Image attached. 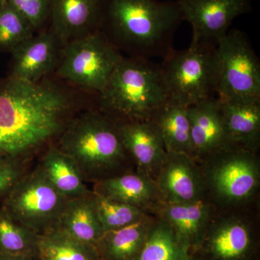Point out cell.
Returning <instances> with one entry per match:
<instances>
[{"instance_id": "6da1fadb", "label": "cell", "mask_w": 260, "mask_h": 260, "mask_svg": "<svg viewBox=\"0 0 260 260\" xmlns=\"http://www.w3.org/2000/svg\"><path fill=\"white\" fill-rule=\"evenodd\" d=\"M76 98L45 78L28 83L0 79V156L25 161L56 142L76 114Z\"/></svg>"}, {"instance_id": "7a4b0ae2", "label": "cell", "mask_w": 260, "mask_h": 260, "mask_svg": "<svg viewBox=\"0 0 260 260\" xmlns=\"http://www.w3.org/2000/svg\"><path fill=\"white\" fill-rule=\"evenodd\" d=\"M182 21L177 1L104 0L100 30L128 56L164 59Z\"/></svg>"}, {"instance_id": "3957f363", "label": "cell", "mask_w": 260, "mask_h": 260, "mask_svg": "<svg viewBox=\"0 0 260 260\" xmlns=\"http://www.w3.org/2000/svg\"><path fill=\"white\" fill-rule=\"evenodd\" d=\"M54 144L73 159L85 181L95 184L132 171L117 122L97 108L76 113Z\"/></svg>"}, {"instance_id": "277c9868", "label": "cell", "mask_w": 260, "mask_h": 260, "mask_svg": "<svg viewBox=\"0 0 260 260\" xmlns=\"http://www.w3.org/2000/svg\"><path fill=\"white\" fill-rule=\"evenodd\" d=\"M95 99L97 109L116 121L152 119L168 102L160 64L123 56Z\"/></svg>"}, {"instance_id": "5b68a950", "label": "cell", "mask_w": 260, "mask_h": 260, "mask_svg": "<svg viewBox=\"0 0 260 260\" xmlns=\"http://www.w3.org/2000/svg\"><path fill=\"white\" fill-rule=\"evenodd\" d=\"M160 68L171 104L190 107L217 94L220 70L216 46L191 42L187 49L168 54Z\"/></svg>"}, {"instance_id": "8992f818", "label": "cell", "mask_w": 260, "mask_h": 260, "mask_svg": "<svg viewBox=\"0 0 260 260\" xmlns=\"http://www.w3.org/2000/svg\"><path fill=\"white\" fill-rule=\"evenodd\" d=\"M123 56L99 30L63 47L54 73L59 79L96 95Z\"/></svg>"}, {"instance_id": "52a82bcc", "label": "cell", "mask_w": 260, "mask_h": 260, "mask_svg": "<svg viewBox=\"0 0 260 260\" xmlns=\"http://www.w3.org/2000/svg\"><path fill=\"white\" fill-rule=\"evenodd\" d=\"M68 200L38 166L19 179L0 205L19 223L42 234L55 229Z\"/></svg>"}, {"instance_id": "ba28073f", "label": "cell", "mask_w": 260, "mask_h": 260, "mask_svg": "<svg viewBox=\"0 0 260 260\" xmlns=\"http://www.w3.org/2000/svg\"><path fill=\"white\" fill-rule=\"evenodd\" d=\"M200 165L208 195L219 204L234 206L246 203L259 187V162L255 152L231 147Z\"/></svg>"}, {"instance_id": "9c48e42d", "label": "cell", "mask_w": 260, "mask_h": 260, "mask_svg": "<svg viewBox=\"0 0 260 260\" xmlns=\"http://www.w3.org/2000/svg\"><path fill=\"white\" fill-rule=\"evenodd\" d=\"M216 49L218 98H260V61L247 34L238 29L230 30Z\"/></svg>"}, {"instance_id": "30bf717a", "label": "cell", "mask_w": 260, "mask_h": 260, "mask_svg": "<svg viewBox=\"0 0 260 260\" xmlns=\"http://www.w3.org/2000/svg\"><path fill=\"white\" fill-rule=\"evenodd\" d=\"M183 20L192 29L191 42L217 46L234 19L249 13L250 0H179Z\"/></svg>"}, {"instance_id": "8fae6325", "label": "cell", "mask_w": 260, "mask_h": 260, "mask_svg": "<svg viewBox=\"0 0 260 260\" xmlns=\"http://www.w3.org/2000/svg\"><path fill=\"white\" fill-rule=\"evenodd\" d=\"M155 181L164 203H191L208 198L201 165L187 154L167 153Z\"/></svg>"}, {"instance_id": "7c38bea8", "label": "cell", "mask_w": 260, "mask_h": 260, "mask_svg": "<svg viewBox=\"0 0 260 260\" xmlns=\"http://www.w3.org/2000/svg\"><path fill=\"white\" fill-rule=\"evenodd\" d=\"M62 46L50 29L36 32L12 51L10 76L37 83L54 72Z\"/></svg>"}, {"instance_id": "4fadbf2b", "label": "cell", "mask_w": 260, "mask_h": 260, "mask_svg": "<svg viewBox=\"0 0 260 260\" xmlns=\"http://www.w3.org/2000/svg\"><path fill=\"white\" fill-rule=\"evenodd\" d=\"M104 0H51L49 27L61 46L100 30Z\"/></svg>"}, {"instance_id": "5bb4252c", "label": "cell", "mask_w": 260, "mask_h": 260, "mask_svg": "<svg viewBox=\"0 0 260 260\" xmlns=\"http://www.w3.org/2000/svg\"><path fill=\"white\" fill-rule=\"evenodd\" d=\"M116 122L123 144L137 172L155 180L167 156L158 126L152 119Z\"/></svg>"}, {"instance_id": "9a60e30c", "label": "cell", "mask_w": 260, "mask_h": 260, "mask_svg": "<svg viewBox=\"0 0 260 260\" xmlns=\"http://www.w3.org/2000/svg\"><path fill=\"white\" fill-rule=\"evenodd\" d=\"M192 157L200 164L215 154L231 148L218 98L188 107Z\"/></svg>"}, {"instance_id": "2e32d148", "label": "cell", "mask_w": 260, "mask_h": 260, "mask_svg": "<svg viewBox=\"0 0 260 260\" xmlns=\"http://www.w3.org/2000/svg\"><path fill=\"white\" fill-rule=\"evenodd\" d=\"M218 99L230 144L256 153L260 145V98Z\"/></svg>"}, {"instance_id": "e0dca14e", "label": "cell", "mask_w": 260, "mask_h": 260, "mask_svg": "<svg viewBox=\"0 0 260 260\" xmlns=\"http://www.w3.org/2000/svg\"><path fill=\"white\" fill-rule=\"evenodd\" d=\"M94 192L153 214L162 203L156 183L144 174L129 171L95 183Z\"/></svg>"}, {"instance_id": "ac0fdd59", "label": "cell", "mask_w": 260, "mask_h": 260, "mask_svg": "<svg viewBox=\"0 0 260 260\" xmlns=\"http://www.w3.org/2000/svg\"><path fill=\"white\" fill-rule=\"evenodd\" d=\"M153 214L172 228L181 243L192 240L209 226L215 218V208L208 197L191 203H162Z\"/></svg>"}, {"instance_id": "d6986e66", "label": "cell", "mask_w": 260, "mask_h": 260, "mask_svg": "<svg viewBox=\"0 0 260 260\" xmlns=\"http://www.w3.org/2000/svg\"><path fill=\"white\" fill-rule=\"evenodd\" d=\"M55 229L96 247L104 232L94 206L92 191L68 200Z\"/></svg>"}, {"instance_id": "ffe728a7", "label": "cell", "mask_w": 260, "mask_h": 260, "mask_svg": "<svg viewBox=\"0 0 260 260\" xmlns=\"http://www.w3.org/2000/svg\"><path fill=\"white\" fill-rule=\"evenodd\" d=\"M155 216L150 214L133 224L104 232L96 245L101 260H136Z\"/></svg>"}, {"instance_id": "44dd1931", "label": "cell", "mask_w": 260, "mask_h": 260, "mask_svg": "<svg viewBox=\"0 0 260 260\" xmlns=\"http://www.w3.org/2000/svg\"><path fill=\"white\" fill-rule=\"evenodd\" d=\"M39 167L51 184L69 199L83 196L90 191L73 159L54 143L48 147Z\"/></svg>"}, {"instance_id": "7402d4cb", "label": "cell", "mask_w": 260, "mask_h": 260, "mask_svg": "<svg viewBox=\"0 0 260 260\" xmlns=\"http://www.w3.org/2000/svg\"><path fill=\"white\" fill-rule=\"evenodd\" d=\"M152 120L158 126L167 153H185L192 157L188 107L167 102Z\"/></svg>"}, {"instance_id": "603a6c76", "label": "cell", "mask_w": 260, "mask_h": 260, "mask_svg": "<svg viewBox=\"0 0 260 260\" xmlns=\"http://www.w3.org/2000/svg\"><path fill=\"white\" fill-rule=\"evenodd\" d=\"M37 260H101L96 247L54 229L38 234Z\"/></svg>"}, {"instance_id": "cb8c5ba5", "label": "cell", "mask_w": 260, "mask_h": 260, "mask_svg": "<svg viewBox=\"0 0 260 260\" xmlns=\"http://www.w3.org/2000/svg\"><path fill=\"white\" fill-rule=\"evenodd\" d=\"M37 238L0 205V255L36 258Z\"/></svg>"}, {"instance_id": "d4e9b609", "label": "cell", "mask_w": 260, "mask_h": 260, "mask_svg": "<svg viewBox=\"0 0 260 260\" xmlns=\"http://www.w3.org/2000/svg\"><path fill=\"white\" fill-rule=\"evenodd\" d=\"M222 221L214 231L210 242L212 250L220 259H237L249 248V229L240 219L229 218Z\"/></svg>"}, {"instance_id": "484cf974", "label": "cell", "mask_w": 260, "mask_h": 260, "mask_svg": "<svg viewBox=\"0 0 260 260\" xmlns=\"http://www.w3.org/2000/svg\"><path fill=\"white\" fill-rule=\"evenodd\" d=\"M183 254L181 243L172 228L156 218L136 260H182Z\"/></svg>"}, {"instance_id": "4316f807", "label": "cell", "mask_w": 260, "mask_h": 260, "mask_svg": "<svg viewBox=\"0 0 260 260\" xmlns=\"http://www.w3.org/2000/svg\"><path fill=\"white\" fill-rule=\"evenodd\" d=\"M92 198L104 232L125 227L150 214L136 207L108 199L93 191Z\"/></svg>"}, {"instance_id": "83f0119b", "label": "cell", "mask_w": 260, "mask_h": 260, "mask_svg": "<svg viewBox=\"0 0 260 260\" xmlns=\"http://www.w3.org/2000/svg\"><path fill=\"white\" fill-rule=\"evenodd\" d=\"M36 32L25 17L3 0L0 5V52L11 53Z\"/></svg>"}, {"instance_id": "f1b7e54d", "label": "cell", "mask_w": 260, "mask_h": 260, "mask_svg": "<svg viewBox=\"0 0 260 260\" xmlns=\"http://www.w3.org/2000/svg\"><path fill=\"white\" fill-rule=\"evenodd\" d=\"M31 24L36 32L46 29L50 18L51 0H5Z\"/></svg>"}, {"instance_id": "f546056e", "label": "cell", "mask_w": 260, "mask_h": 260, "mask_svg": "<svg viewBox=\"0 0 260 260\" xmlns=\"http://www.w3.org/2000/svg\"><path fill=\"white\" fill-rule=\"evenodd\" d=\"M24 160L0 156V202L25 174Z\"/></svg>"}, {"instance_id": "4dcf8cb0", "label": "cell", "mask_w": 260, "mask_h": 260, "mask_svg": "<svg viewBox=\"0 0 260 260\" xmlns=\"http://www.w3.org/2000/svg\"><path fill=\"white\" fill-rule=\"evenodd\" d=\"M0 260H37L36 258L0 255Z\"/></svg>"}, {"instance_id": "1f68e13d", "label": "cell", "mask_w": 260, "mask_h": 260, "mask_svg": "<svg viewBox=\"0 0 260 260\" xmlns=\"http://www.w3.org/2000/svg\"><path fill=\"white\" fill-rule=\"evenodd\" d=\"M2 2H3V0H0V5H1Z\"/></svg>"}]
</instances>
